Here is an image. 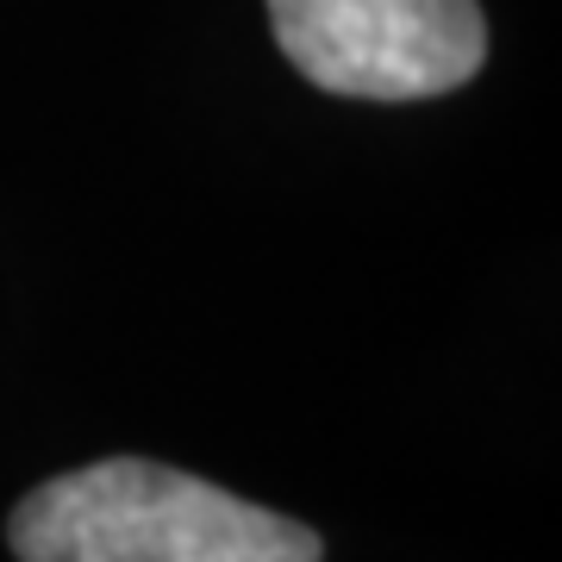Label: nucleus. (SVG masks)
<instances>
[{
	"mask_svg": "<svg viewBox=\"0 0 562 562\" xmlns=\"http://www.w3.org/2000/svg\"><path fill=\"white\" fill-rule=\"evenodd\" d=\"M281 57L350 101H431L487 63L475 0H269Z\"/></svg>",
	"mask_w": 562,
	"mask_h": 562,
	"instance_id": "obj_2",
	"label": "nucleus"
},
{
	"mask_svg": "<svg viewBox=\"0 0 562 562\" xmlns=\"http://www.w3.org/2000/svg\"><path fill=\"white\" fill-rule=\"evenodd\" d=\"M7 543L20 562H319L313 525L250 506L150 457H106L32 487Z\"/></svg>",
	"mask_w": 562,
	"mask_h": 562,
	"instance_id": "obj_1",
	"label": "nucleus"
}]
</instances>
